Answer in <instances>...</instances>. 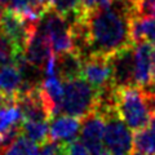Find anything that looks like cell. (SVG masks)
Wrapping results in <instances>:
<instances>
[{
	"label": "cell",
	"instance_id": "cell-3",
	"mask_svg": "<svg viewBox=\"0 0 155 155\" xmlns=\"http://www.w3.org/2000/svg\"><path fill=\"white\" fill-rule=\"evenodd\" d=\"M116 111L127 127L134 132L146 128L151 119L145 105L142 91L138 87L118 89Z\"/></svg>",
	"mask_w": 155,
	"mask_h": 155
},
{
	"label": "cell",
	"instance_id": "cell-19",
	"mask_svg": "<svg viewBox=\"0 0 155 155\" xmlns=\"http://www.w3.org/2000/svg\"><path fill=\"white\" fill-rule=\"evenodd\" d=\"M66 155H91L80 141H72L66 145Z\"/></svg>",
	"mask_w": 155,
	"mask_h": 155
},
{
	"label": "cell",
	"instance_id": "cell-15",
	"mask_svg": "<svg viewBox=\"0 0 155 155\" xmlns=\"http://www.w3.org/2000/svg\"><path fill=\"white\" fill-rule=\"evenodd\" d=\"M133 149L143 155H155V132L149 127L133 134Z\"/></svg>",
	"mask_w": 155,
	"mask_h": 155
},
{
	"label": "cell",
	"instance_id": "cell-7",
	"mask_svg": "<svg viewBox=\"0 0 155 155\" xmlns=\"http://www.w3.org/2000/svg\"><path fill=\"white\" fill-rule=\"evenodd\" d=\"M105 120L98 114L92 113L83 119L80 127V142L91 155H109L104 145Z\"/></svg>",
	"mask_w": 155,
	"mask_h": 155
},
{
	"label": "cell",
	"instance_id": "cell-20",
	"mask_svg": "<svg viewBox=\"0 0 155 155\" xmlns=\"http://www.w3.org/2000/svg\"><path fill=\"white\" fill-rule=\"evenodd\" d=\"M113 0H80L81 3V7L84 9H94V8H98V7H104V5H107L110 4Z\"/></svg>",
	"mask_w": 155,
	"mask_h": 155
},
{
	"label": "cell",
	"instance_id": "cell-24",
	"mask_svg": "<svg viewBox=\"0 0 155 155\" xmlns=\"http://www.w3.org/2000/svg\"><path fill=\"white\" fill-rule=\"evenodd\" d=\"M141 91L145 92V93H153V94H155V78L151 81H150L147 85H145L143 88H141Z\"/></svg>",
	"mask_w": 155,
	"mask_h": 155
},
{
	"label": "cell",
	"instance_id": "cell-14",
	"mask_svg": "<svg viewBox=\"0 0 155 155\" xmlns=\"http://www.w3.org/2000/svg\"><path fill=\"white\" fill-rule=\"evenodd\" d=\"M22 134L36 145H44L49 141V124L43 122L22 120Z\"/></svg>",
	"mask_w": 155,
	"mask_h": 155
},
{
	"label": "cell",
	"instance_id": "cell-2",
	"mask_svg": "<svg viewBox=\"0 0 155 155\" xmlns=\"http://www.w3.org/2000/svg\"><path fill=\"white\" fill-rule=\"evenodd\" d=\"M96 91L83 78H78L64 83L61 111L65 115L84 119L94 111Z\"/></svg>",
	"mask_w": 155,
	"mask_h": 155
},
{
	"label": "cell",
	"instance_id": "cell-11",
	"mask_svg": "<svg viewBox=\"0 0 155 155\" xmlns=\"http://www.w3.org/2000/svg\"><path fill=\"white\" fill-rule=\"evenodd\" d=\"M153 44L149 41H141L134 45V84L143 88L153 79L151 75V53Z\"/></svg>",
	"mask_w": 155,
	"mask_h": 155
},
{
	"label": "cell",
	"instance_id": "cell-18",
	"mask_svg": "<svg viewBox=\"0 0 155 155\" xmlns=\"http://www.w3.org/2000/svg\"><path fill=\"white\" fill-rule=\"evenodd\" d=\"M136 14L141 18H154L155 0H136Z\"/></svg>",
	"mask_w": 155,
	"mask_h": 155
},
{
	"label": "cell",
	"instance_id": "cell-16",
	"mask_svg": "<svg viewBox=\"0 0 155 155\" xmlns=\"http://www.w3.org/2000/svg\"><path fill=\"white\" fill-rule=\"evenodd\" d=\"M0 155H39V147L21 133L8 147L0 151Z\"/></svg>",
	"mask_w": 155,
	"mask_h": 155
},
{
	"label": "cell",
	"instance_id": "cell-25",
	"mask_svg": "<svg viewBox=\"0 0 155 155\" xmlns=\"http://www.w3.org/2000/svg\"><path fill=\"white\" fill-rule=\"evenodd\" d=\"M150 60H151V75H153V79H154L155 78V45L154 44L151 48V53H150Z\"/></svg>",
	"mask_w": 155,
	"mask_h": 155
},
{
	"label": "cell",
	"instance_id": "cell-22",
	"mask_svg": "<svg viewBox=\"0 0 155 155\" xmlns=\"http://www.w3.org/2000/svg\"><path fill=\"white\" fill-rule=\"evenodd\" d=\"M142 94H143L145 105H146L150 116H155V94H153V93H145V92H142Z\"/></svg>",
	"mask_w": 155,
	"mask_h": 155
},
{
	"label": "cell",
	"instance_id": "cell-26",
	"mask_svg": "<svg viewBox=\"0 0 155 155\" xmlns=\"http://www.w3.org/2000/svg\"><path fill=\"white\" fill-rule=\"evenodd\" d=\"M147 127L155 132V116H151V119H150V123H149Z\"/></svg>",
	"mask_w": 155,
	"mask_h": 155
},
{
	"label": "cell",
	"instance_id": "cell-29",
	"mask_svg": "<svg viewBox=\"0 0 155 155\" xmlns=\"http://www.w3.org/2000/svg\"><path fill=\"white\" fill-rule=\"evenodd\" d=\"M134 2H136V0H134Z\"/></svg>",
	"mask_w": 155,
	"mask_h": 155
},
{
	"label": "cell",
	"instance_id": "cell-23",
	"mask_svg": "<svg viewBox=\"0 0 155 155\" xmlns=\"http://www.w3.org/2000/svg\"><path fill=\"white\" fill-rule=\"evenodd\" d=\"M56 147H57V142L48 141L44 145H41V149H40V153H39V155H54Z\"/></svg>",
	"mask_w": 155,
	"mask_h": 155
},
{
	"label": "cell",
	"instance_id": "cell-27",
	"mask_svg": "<svg viewBox=\"0 0 155 155\" xmlns=\"http://www.w3.org/2000/svg\"><path fill=\"white\" fill-rule=\"evenodd\" d=\"M130 155H143V154H140V153H132Z\"/></svg>",
	"mask_w": 155,
	"mask_h": 155
},
{
	"label": "cell",
	"instance_id": "cell-13",
	"mask_svg": "<svg viewBox=\"0 0 155 155\" xmlns=\"http://www.w3.org/2000/svg\"><path fill=\"white\" fill-rule=\"evenodd\" d=\"M23 83V70L19 66L13 62L0 66V93L17 98Z\"/></svg>",
	"mask_w": 155,
	"mask_h": 155
},
{
	"label": "cell",
	"instance_id": "cell-10",
	"mask_svg": "<svg viewBox=\"0 0 155 155\" xmlns=\"http://www.w3.org/2000/svg\"><path fill=\"white\" fill-rule=\"evenodd\" d=\"M80 119L69 115H58L52 118L49 124V141L69 143L75 141L80 132Z\"/></svg>",
	"mask_w": 155,
	"mask_h": 155
},
{
	"label": "cell",
	"instance_id": "cell-6",
	"mask_svg": "<svg viewBox=\"0 0 155 155\" xmlns=\"http://www.w3.org/2000/svg\"><path fill=\"white\" fill-rule=\"evenodd\" d=\"M113 75V85L116 89L128 87H136L134 84V45L114 53L109 57Z\"/></svg>",
	"mask_w": 155,
	"mask_h": 155
},
{
	"label": "cell",
	"instance_id": "cell-5",
	"mask_svg": "<svg viewBox=\"0 0 155 155\" xmlns=\"http://www.w3.org/2000/svg\"><path fill=\"white\" fill-rule=\"evenodd\" d=\"M105 120L104 145L109 155H130L133 151V134L118 113L110 114Z\"/></svg>",
	"mask_w": 155,
	"mask_h": 155
},
{
	"label": "cell",
	"instance_id": "cell-9",
	"mask_svg": "<svg viewBox=\"0 0 155 155\" xmlns=\"http://www.w3.org/2000/svg\"><path fill=\"white\" fill-rule=\"evenodd\" d=\"M54 56L51 45V41L44 31L40 28V22L38 27L31 34L30 39L27 41L26 51H25V58L27 65H31L36 69H45L48 61Z\"/></svg>",
	"mask_w": 155,
	"mask_h": 155
},
{
	"label": "cell",
	"instance_id": "cell-12",
	"mask_svg": "<svg viewBox=\"0 0 155 155\" xmlns=\"http://www.w3.org/2000/svg\"><path fill=\"white\" fill-rule=\"evenodd\" d=\"M56 74L62 83L83 78V57L75 51L56 56Z\"/></svg>",
	"mask_w": 155,
	"mask_h": 155
},
{
	"label": "cell",
	"instance_id": "cell-1",
	"mask_svg": "<svg viewBox=\"0 0 155 155\" xmlns=\"http://www.w3.org/2000/svg\"><path fill=\"white\" fill-rule=\"evenodd\" d=\"M136 14L134 0H113L94 9H84L69 25L74 40V51L88 56L110 57L132 47L130 23Z\"/></svg>",
	"mask_w": 155,
	"mask_h": 155
},
{
	"label": "cell",
	"instance_id": "cell-28",
	"mask_svg": "<svg viewBox=\"0 0 155 155\" xmlns=\"http://www.w3.org/2000/svg\"><path fill=\"white\" fill-rule=\"evenodd\" d=\"M5 2H8V0H0V3H5Z\"/></svg>",
	"mask_w": 155,
	"mask_h": 155
},
{
	"label": "cell",
	"instance_id": "cell-17",
	"mask_svg": "<svg viewBox=\"0 0 155 155\" xmlns=\"http://www.w3.org/2000/svg\"><path fill=\"white\" fill-rule=\"evenodd\" d=\"M80 0H54L52 9L64 17H69L80 8Z\"/></svg>",
	"mask_w": 155,
	"mask_h": 155
},
{
	"label": "cell",
	"instance_id": "cell-4",
	"mask_svg": "<svg viewBox=\"0 0 155 155\" xmlns=\"http://www.w3.org/2000/svg\"><path fill=\"white\" fill-rule=\"evenodd\" d=\"M40 28L48 36L54 56L74 51V40L67 19L49 9L40 19Z\"/></svg>",
	"mask_w": 155,
	"mask_h": 155
},
{
	"label": "cell",
	"instance_id": "cell-8",
	"mask_svg": "<svg viewBox=\"0 0 155 155\" xmlns=\"http://www.w3.org/2000/svg\"><path fill=\"white\" fill-rule=\"evenodd\" d=\"M83 79L94 91L104 89L113 84L109 57L88 56L83 58Z\"/></svg>",
	"mask_w": 155,
	"mask_h": 155
},
{
	"label": "cell",
	"instance_id": "cell-21",
	"mask_svg": "<svg viewBox=\"0 0 155 155\" xmlns=\"http://www.w3.org/2000/svg\"><path fill=\"white\" fill-rule=\"evenodd\" d=\"M30 3L35 8H38L39 11H41L43 13H47L49 9H52L54 0H30Z\"/></svg>",
	"mask_w": 155,
	"mask_h": 155
}]
</instances>
